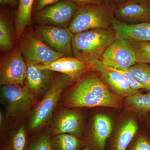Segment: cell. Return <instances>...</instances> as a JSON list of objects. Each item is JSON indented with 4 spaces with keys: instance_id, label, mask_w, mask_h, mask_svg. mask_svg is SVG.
Instances as JSON below:
<instances>
[{
    "instance_id": "23",
    "label": "cell",
    "mask_w": 150,
    "mask_h": 150,
    "mask_svg": "<svg viewBox=\"0 0 150 150\" xmlns=\"http://www.w3.org/2000/svg\"><path fill=\"white\" fill-rule=\"evenodd\" d=\"M52 144L58 150H76L79 145V140L69 134L56 135L53 138Z\"/></svg>"
},
{
    "instance_id": "27",
    "label": "cell",
    "mask_w": 150,
    "mask_h": 150,
    "mask_svg": "<svg viewBox=\"0 0 150 150\" xmlns=\"http://www.w3.org/2000/svg\"><path fill=\"white\" fill-rule=\"evenodd\" d=\"M30 150H53L52 142L47 135H43L35 140Z\"/></svg>"
},
{
    "instance_id": "8",
    "label": "cell",
    "mask_w": 150,
    "mask_h": 150,
    "mask_svg": "<svg viewBox=\"0 0 150 150\" xmlns=\"http://www.w3.org/2000/svg\"><path fill=\"white\" fill-rule=\"evenodd\" d=\"M36 32L46 45L65 56L74 57L72 39L74 34L69 28L41 25Z\"/></svg>"
},
{
    "instance_id": "29",
    "label": "cell",
    "mask_w": 150,
    "mask_h": 150,
    "mask_svg": "<svg viewBox=\"0 0 150 150\" xmlns=\"http://www.w3.org/2000/svg\"><path fill=\"white\" fill-rule=\"evenodd\" d=\"M133 150H150V142L146 137L141 136L137 140Z\"/></svg>"
},
{
    "instance_id": "25",
    "label": "cell",
    "mask_w": 150,
    "mask_h": 150,
    "mask_svg": "<svg viewBox=\"0 0 150 150\" xmlns=\"http://www.w3.org/2000/svg\"><path fill=\"white\" fill-rule=\"evenodd\" d=\"M26 144V135L24 126H22L16 132L13 141V150H24Z\"/></svg>"
},
{
    "instance_id": "5",
    "label": "cell",
    "mask_w": 150,
    "mask_h": 150,
    "mask_svg": "<svg viewBox=\"0 0 150 150\" xmlns=\"http://www.w3.org/2000/svg\"><path fill=\"white\" fill-rule=\"evenodd\" d=\"M79 6L71 0H62L33 12V21L42 25L69 28Z\"/></svg>"
},
{
    "instance_id": "4",
    "label": "cell",
    "mask_w": 150,
    "mask_h": 150,
    "mask_svg": "<svg viewBox=\"0 0 150 150\" xmlns=\"http://www.w3.org/2000/svg\"><path fill=\"white\" fill-rule=\"evenodd\" d=\"M70 83L69 79L63 74L53 79L48 91L30 115L29 127L31 130L41 128L50 120L62 92Z\"/></svg>"
},
{
    "instance_id": "7",
    "label": "cell",
    "mask_w": 150,
    "mask_h": 150,
    "mask_svg": "<svg viewBox=\"0 0 150 150\" xmlns=\"http://www.w3.org/2000/svg\"><path fill=\"white\" fill-rule=\"evenodd\" d=\"M27 64L19 49H13L3 56L0 64L1 86H24Z\"/></svg>"
},
{
    "instance_id": "3",
    "label": "cell",
    "mask_w": 150,
    "mask_h": 150,
    "mask_svg": "<svg viewBox=\"0 0 150 150\" xmlns=\"http://www.w3.org/2000/svg\"><path fill=\"white\" fill-rule=\"evenodd\" d=\"M115 6L106 1L100 4L79 7L69 28L74 34L92 29H108L115 20Z\"/></svg>"
},
{
    "instance_id": "6",
    "label": "cell",
    "mask_w": 150,
    "mask_h": 150,
    "mask_svg": "<svg viewBox=\"0 0 150 150\" xmlns=\"http://www.w3.org/2000/svg\"><path fill=\"white\" fill-rule=\"evenodd\" d=\"M19 49L25 61H31L37 64L49 63L65 56L46 45L36 32L25 34Z\"/></svg>"
},
{
    "instance_id": "20",
    "label": "cell",
    "mask_w": 150,
    "mask_h": 150,
    "mask_svg": "<svg viewBox=\"0 0 150 150\" xmlns=\"http://www.w3.org/2000/svg\"><path fill=\"white\" fill-rule=\"evenodd\" d=\"M138 129L137 121L133 118L129 119L123 123L116 138L115 150H126Z\"/></svg>"
},
{
    "instance_id": "18",
    "label": "cell",
    "mask_w": 150,
    "mask_h": 150,
    "mask_svg": "<svg viewBox=\"0 0 150 150\" xmlns=\"http://www.w3.org/2000/svg\"><path fill=\"white\" fill-rule=\"evenodd\" d=\"M34 0H18L15 19V28L18 40L32 21Z\"/></svg>"
},
{
    "instance_id": "35",
    "label": "cell",
    "mask_w": 150,
    "mask_h": 150,
    "mask_svg": "<svg viewBox=\"0 0 150 150\" xmlns=\"http://www.w3.org/2000/svg\"><path fill=\"white\" fill-rule=\"evenodd\" d=\"M26 150H30V149H27Z\"/></svg>"
},
{
    "instance_id": "2",
    "label": "cell",
    "mask_w": 150,
    "mask_h": 150,
    "mask_svg": "<svg viewBox=\"0 0 150 150\" xmlns=\"http://www.w3.org/2000/svg\"><path fill=\"white\" fill-rule=\"evenodd\" d=\"M116 39L114 30H88L74 34L72 48L74 57L91 64L101 61L106 49Z\"/></svg>"
},
{
    "instance_id": "12",
    "label": "cell",
    "mask_w": 150,
    "mask_h": 150,
    "mask_svg": "<svg viewBox=\"0 0 150 150\" xmlns=\"http://www.w3.org/2000/svg\"><path fill=\"white\" fill-rule=\"evenodd\" d=\"M91 66L93 72L99 75L110 91L118 97L126 98L139 93V91L132 88L128 81L121 74L107 69L101 61Z\"/></svg>"
},
{
    "instance_id": "26",
    "label": "cell",
    "mask_w": 150,
    "mask_h": 150,
    "mask_svg": "<svg viewBox=\"0 0 150 150\" xmlns=\"http://www.w3.org/2000/svg\"><path fill=\"white\" fill-rule=\"evenodd\" d=\"M105 67L109 69L113 70V71L118 72L119 74H121L126 79V80L128 81L132 88L134 89L135 90L139 91L140 89H144L143 86L141 85L138 82L137 80L134 77V76L127 70L115 69V68L105 66Z\"/></svg>"
},
{
    "instance_id": "15",
    "label": "cell",
    "mask_w": 150,
    "mask_h": 150,
    "mask_svg": "<svg viewBox=\"0 0 150 150\" xmlns=\"http://www.w3.org/2000/svg\"><path fill=\"white\" fill-rule=\"evenodd\" d=\"M111 28L115 31L116 38L129 42L150 41V22L128 24L115 19Z\"/></svg>"
},
{
    "instance_id": "13",
    "label": "cell",
    "mask_w": 150,
    "mask_h": 150,
    "mask_svg": "<svg viewBox=\"0 0 150 150\" xmlns=\"http://www.w3.org/2000/svg\"><path fill=\"white\" fill-rule=\"evenodd\" d=\"M27 64L25 88L33 95H39L49 87L53 80L54 72L42 69L38 64L31 61H25Z\"/></svg>"
},
{
    "instance_id": "30",
    "label": "cell",
    "mask_w": 150,
    "mask_h": 150,
    "mask_svg": "<svg viewBox=\"0 0 150 150\" xmlns=\"http://www.w3.org/2000/svg\"><path fill=\"white\" fill-rule=\"evenodd\" d=\"M79 7L100 4L105 2L107 0H71Z\"/></svg>"
},
{
    "instance_id": "22",
    "label": "cell",
    "mask_w": 150,
    "mask_h": 150,
    "mask_svg": "<svg viewBox=\"0 0 150 150\" xmlns=\"http://www.w3.org/2000/svg\"><path fill=\"white\" fill-rule=\"evenodd\" d=\"M134 76L145 89L150 92V65L143 63H137L127 70Z\"/></svg>"
},
{
    "instance_id": "10",
    "label": "cell",
    "mask_w": 150,
    "mask_h": 150,
    "mask_svg": "<svg viewBox=\"0 0 150 150\" xmlns=\"http://www.w3.org/2000/svg\"><path fill=\"white\" fill-rule=\"evenodd\" d=\"M1 96L8 114L16 116L25 112L32 105L33 96L23 86H2Z\"/></svg>"
},
{
    "instance_id": "21",
    "label": "cell",
    "mask_w": 150,
    "mask_h": 150,
    "mask_svg": "<svg viewBox=\"0 0 150 150\" xmlns=\"http://www.w3.org/2000/svg\"><path fill=\"white\" fill-rule=\"evenodd\" d=\"M124 103L129 109L139 113L150 111V92L139 93L125 98Z\"/></svg>"
},
{
    "instance_id": "17",
    "label": "cell",
    "mask_w": 150,
    "mask_h": 150,
    "mask_svg": "<svg viewBox=\"0 0 150 150\" xmlns=\"http://www.w3.org/2000/svg\"><path fill=\"white\" fill-rule=\"evenodd\" d=\"M112 121L110 117L103 114L95 115L93 123V136L98 147L104 150L105 143L112 131Z\"/></svg>"
},
{
    "instance_id": "34",
    "label": "cell",
    "mask_w": 150,
    "mask_h": 150,
    "mask_svg": "<svg viewBox=\"0 0 150 150\" xmlns=\"http://www.w3.org/2000/svg\"><path fill=\"white\" fill-rule=\"evenodd\" d=\"M83 150H90V149L88 148H85Z\"/></svg>"
},
{
    "instance_id": "33",
    "label": "cell",
    "mask_w": 150,
    "mask_h": 150,
    "mask_svg": "<svg viewBox=\"0 0 150 150\" xmlns=\"http://www.w3.org/2000/svg\"><path fill=\"white\" fill-rule=\"evenodd\" d=\"M128 1H131L137 4L145 5H150V0H128Z\"/></svg>"
},
{
    "instance_id": "16",
    "label": "cell",
    "mask_w": 150,
    "mask_h": 150,
    "mask_svg": "<svg viewBox=\"0 0 150 150\" xmlns=\"http://www.w3.org/2000/svg\"><path fill=\"white\" fill-rule=\"evenodd\" d=\"M81 116L74 110H65L59 114L52 127L53 134L77 135L80 132L82 126Z\"/></svg>"
},
{
    "instance_id": "24",
    "label": "cell",
    "mask_w": 150,
    "mask_h": 150,
    "mask_svg": "<svg viewBox=\"0 0 150 150\" xmlns=\"http://www.w3.org/2000/svg\"><path fill=\"white\" fill-rule=\"evenodd\" d=\"M129 43L135 52L137 63L150 64V41Z\"/></svg>"
},
{
    "instance_id": "9",
    "label": "cell",
    "mask_w": 150,
    "mask_h": 150,
    "mask_svg": "<svg viewBox=\"0 0 150 150\" xmlns=\"http://www.w3.org/2000/svg\"><path fill=\"white\" fill-rule=\"evenodd\" d=\"M105 66L127 70L137 62L135 52L129 41L116 38L105 51L102 60Z\"/></svg>"
},
{
    "instance_id": "28",
    "label": "cell",
    "mask_w": 150,
    "mask_h": 150,
    "mask_svg": "<svg viewBox=\"0 0 150 150\" xmlns=\"http://www.w3.org/2000/svg\"><path fill=\"white\" fill-rule=\"evenodd\" d=\"M61 1L62 0H34L33 12L41 10L44 8L56 4Z\"/></svg>"
},
{
    "instance_id": "14",
    "label": "cell",
    "mask_w": 150,
    "mask_h": 150,
    "mask_svg": "<svg viewBox=\"0 0 150 150\" xmlns=\"http://www.w3.org/2000/svg\"><path fill=\"white\" fill-rule=\"evenodd\" d=\"M115 18L128 24L150 22V5L127 1L115 7Z\"/></svg>"
},
{
    "instance_id": "31",
    "label": "cell",
    "mask_w": 150,
    "mask_h": 150,
    "mask_svg": "<svg viewBox=\"0 0 150 150\" xmlns=\"http://www.w3.org/2000/svg\"><path fill=\"white\" fill-rule=\"evenodd\" d=\"M0 3L3 5L15 8L18 6V0H0Z\"/></svg>"
},
{
    "instance_id": "1",
    "label": "cell",
    "mask_w": 150,
    "mask_h": 150,
    "mask_svg": "<svg viewBox=\"0 0 150 150\" xmlns=\"http://www.w3.org/2000/svg\"><path fill=\"white\" fill-rule=\"evenodd\" d=\"M67 107L92 108L104 106L118 108L119 97L112 93L96 73L91 72L82 78L67 94Z\"/></svg>"
},
{
    "instance_id": "19",
    "label": "cell",
    "mask_w": 150,
    "mask_h": 150,
    "mask_svg": "<svg viewBox=\"0 0 150 150\" xmlns=\"http://www.w3.org/2000/svg\"><path fill=\"white\" fill-rule=\"evenodd\" d=\"M6 11L1 9L0 15V49L7 53L13 50L14 40L12 28Z\"/></svg>"
},
{
    "instance_id": "32",
    "label": "cell",
    "mask_w": 150,
    "mask_h": 150,
    "mask_svg": "<svg viewBox=\"0 0 150 150\" xmlns=\"http://www.w3.org/2000/svg\"><path fill=\"white\" fill-rule=\"evenodd\" d=\"M107 1L112 5L117 7L125 2L127 1L128 0H107Z\"/></svg>"
},
{
    "instance_id": "11",
    "label": "cell",
    "mask_w": 150,
    "mask_h": 150,
    "mask_svg": "<svg viewBox=\"0 0 150 150\" xmlns=\"http://www.w3.org/2000/svg\"><path fill=\"white\" fill-rule=\"evenodd\" d=\"M40 69L57 72L67 76L71 82L79 81L92 71L91 65L75 57L63 56L55 61L38 64Z\"/></svg>"
}]
</instances>
